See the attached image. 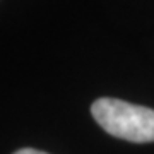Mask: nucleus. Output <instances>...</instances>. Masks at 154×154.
Here are the masks:
<instances>
[{
  "label": "nucleus",
  "mask_w": 154,
  "mask_h": 154,
  "mask_svg": "<svg viewBox=\"0 0 154 154\" xmlns=\"http://www.w3.org/2000/svg\"><path fill=\"white\" fill-rule=\"evenodd\" d=\"M14 154H46V152H43V151H38V149L26 147V149H19V151H16Z\"/></svg>",
  "instance_id": "obj_2"
},
{
  "label": "nucleus",
  "mask_w": 154,
  "mask_h": 154,
  "mask_svg": "<svg viewBox=\"0 0 154 154\" xmlns=\"http://www.w3.org/2000/svg\"><path fill=\"white\" fill-rule=\"evenodd\" d=\"M99 127L128 142H154V110L115 98H99L91 105Z\"/></svg>",
  "instance_id": "obj_1"
}]
</instances>
